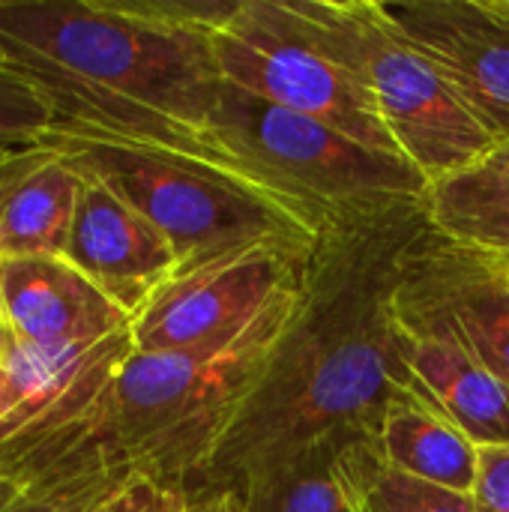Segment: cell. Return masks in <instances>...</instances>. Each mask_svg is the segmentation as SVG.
<instances>
[{
  "label": "cell",
  "instance_id": "obj_23",
  "mask_svg": "<svg viewBox=\"0 0 509 512\" xmlns=\"http://www.w3.org/2000/svg\"><path fill=\"white\" fill-rule=\"evenodd\" d=\"M471 501L474 512H509V444L480 450Z\"/></svg>",
  "mask_w": 509,
  "mask_h": 512
},
{
  "label": "cell",
  "instance_id": "obj_6",
  "mask_svg": "<svg viewBox=\"0 0 509 512\" xmlns=\"http://www.w3.org/2000/svg\"><path fill=\"white\" fill-rule=\"evenodd\" d=\"M324 45L369 90L399 153L429 183L480 165L495 141L459 102L438 66L402 39L378 0H297Z\"/></svg>",
  "mask_w": 509,
  "mask_h": 512
},
{
  "label": "cell",
  "instance_id": "obj_25",
  "mask_svg": "<svg viewBox=\"0 0 509 512\" xmlns=\"http://www.w3.org/2000/svg\"><path fill=\"white\" fill-rule=\"evenodd\" d=\"M489 168H495L498 174H504V177H509V144H495L492 147V153L483 159Z\"/></svg>",
  "mask_w": 509,
  "mask_h": 512
},
{
  "label": "cell",
  "instance_id": "obj_18",
  "mask_svg": "<svg viewBox=\"0 0 509 512\" xmlns=\"http://www.w3.org/2000/svg\"><path fill=\"white\" fill-rule=\"evenodd\" d=\"M345 441H318L234 483L243 492L246 512H351L336 477V453Z\"/></svg>",
  "mask_w": 509,
  "mask_h": 512
},
{
  "label": "cell",
  "instance_id": "obj_3",
  "mask_svg": "<svg viewBox=\"0 0 509 512\" xmlns=\"http://www.w3.org/2000/svg\"><path fill=\"white\" fill-rule=\"evenodd\" d=\"M300 285L228 339L183 351H135L84 420V438L135 474L180 486L201 477L261 378Z\"/></svg>",
  "mask_w": 509,
  "mask_h": 512
},
{
  "label": "cell",
  "instance_id": "obj_19",
  "mask_svg": "<svg viewBox=\"0 0 509 512\" xmlns=\"http://www.w3.org/2000/svg\"><path fill=\"white\" fill-rule=\"evenodd\" d=\"M129 474L135 471L108 462L84 438V423H78L60 456L3 512H105Z\"/></svg>",
  "mask_w": 509,
  "mask_h": 512
},
{
  "label": "cell",
  "instance_id": "obj_8",
  "mask_svg": "<svg viewBox=\"0 0 509 512\" xmlns=\"http://www.w3.org/2000/svg\"><path fill=\"white\" fill-rule=\"evenodd\" d=\"M309 252L291 243H255L174 276L132 321L135 351H183L240 333L303 282Z\"/></svg>",
  "mask_w": 509,
  "mask_h": 512
},
{
  "label": "cell",
  "instance_id": "obj_20",
  "mask_svg": "<svg viewBox=\"0 0 509 512\" xmlns=\"http://www.w3.org/2000/svg\"><path fill=\"white\" fill-rule=\"evenodd\" d=\"M54 111L18 75L0 69V180L33 156L48 153Z\"/></svg>",
  "mask_w": 509,
  "mask_h": 512
},
{
  "label": "cell",
  "instance_id": "obj_27",
  "mask_svg": "<svg viewBox=\"0 0 509 512\" xmlns=\"http://www.w3.org/2000/svg\"><path fill=\"white\" fill-rule=\"evenodd\" d=\"M504 264V270H507V279H509V261H501Z\"/></svg>",
  "mask_w": 509,
  "mask_h": 512
},
{
  "label": "cell",
  "instance_id": "obj_24",
  "mask_svg": "<svg viewBox=\"0 0 509 512\" xmlns=\"http://www.w3.org/2000/svg\"><path fill=\"white\" fill-rule=\"evenodd\" d=\"M183 512H246L243 492L234 483H189Z\"/></svg>",
  "mask_w": 509,
  "mask_h": 512
},
{
  "label": "cell",
  "instance_id": "obj_28",
  "mask_svg": "<svg viewBox=\"0 0 509 512\" xmlns=\"http://www.w3.org/2000/svg\"><path fill=\"white\" fill-rule=\"evenodd\" d=\"M0 69H3V54H0Z\"/></svg>",
  "mask_w": 509,
  "mask_h": 512
},
{
  "label": "cell",
  "instance_id": "obj_22",
  "mask_svg": "<svg viewBox=\"0 0 509 512\" xmlns=\"http://www.w3.org/2000/svg\"><path fill=\"white\" fill-rule=\"evenodd\" d=\"M186 486L165 483L147 474H129V480L111 495L105 512H183Z\"/></svg>",
  "mask_w": 509,
  "mask_h": 512
},
{
  "label": "cell",
  "instance_id": "obj_17",
  "mask_svg": "<svg viewBox=\"0 0 509 512\" xmlns=\"http://www.w3.org/2000/svg\"><path fill=\"white\" fill-rule=\"evenodd\" d=\"M336 477L351 512H474L471 492L444 489L390 468L369 438H348Z\"/></svg>",
  "mask_w": 509,
  "mask_h": 512
},
{
  "label": "cell",
  "instance_id": "obj_7",
  "mask_svg": "<svg viewBox=\"0 0 509 512\" xmlns=\"http://www.w3.org/2000/svg\"><path fill=\"white\" fill-rule=\"evenodd\" d=\"M213 54L225 84L321 120L366 147L399 153L369 90L324 45L297 0H240L213 33Z\"/></svg>",
  "mask_w": 509,
  "mask_h": 512
},
{
  "label": "cell",
  "instance_id": "obj_15",
  "mask_svg": "<svg viewBox=\"0 0 509 512\" xmlns=\"http://www.w3.org/2000/svg\"><path fill=\"white\" fill-rule=\"evenodd\" d=\"M369 441L390 468L408 477L456 492L474 489L480 447L414 393L396 399L384 411Z\"/></svg>",
  "mask_w": 509,
  "mask_h": 512
},
{
  "label": "cell",
  "instance_id": "obj_11",
  "mask_svg": "<svg viewBox=\"0 0 509 512\" xmlns=\"http://www.w3.org/2000/svg\"><path fill=\"white\" fill-rule=\"evenodd\" d=\"M66 261L132 321L180 270L165 234L87 174L75 207Z\"/></svg>",
  "mask_w": 509,
  "mask_h": 512
},
{
  "label": "cell",
  "instance_id": "obj_14",
  "mask_svg": "<svg viewBox=\"0 0 509 512\" xmlns=\"http://www.w3.org/2000/svg\"><path fill=\"white\" fill-rule=\"evenodd\" d=\"M84 174L57 150L0 180V258H66Z\"/></svg>",
  "mask_w": 509,
  "mask_h": 512
},
{
  "label": "cell",
  "instance_id": "obj_10",
  "mask_svg": "<svg viewBox=\"0 0 509 512\" xmlns=\"http://www.w3.org/2000/svg\"><path fill=\"white\" fill-rule=\"evenodd\" d=\"M378 9L438 66L489 138L509 144V0H378Z\"/></svg>",
  "mask_w": 509,
  "mask_h": 512
},
{
  "label": "cell",
  "instance_id": "obj_1",
  "mask_svg": "<svg viewBox=\"0 0 509 512\" xmlns=\"http://www.w3.org/2000/svg\"><path fill=\"white\" fill-rule=\"evenodd\" d=\"M429 228L426 201L321 228L261 378L192 483H240L318 441L375 435L384 411L411 393L396 291Z\"/></svg>",
  "mask_w": 509,
  "mask_h": 512
},
{
  "label": "cell",
  "instance_id": "obj_5",
  "mask_svg": "<svg viewBox=\"0 0 509 512\" xmlns=\"http://www.w3.org/2000/svg\"><path fill=\"white\" fill-rule=\"evenodd\" d=\"M210 138L231 165L312 213L321 225L429 198V177L405 156L222 84Z\"/></svg>",
  "mask_w": 509,
  "mask_h": 512
},
{
  "label": "cell",
  "instance_id": "obj_16",
  "mask_svg": "<svg viewBox=\"0 0 509 512\" xmlns=\"http://www.w3.org/2000/svg\"><path fill=\"white\" fill-rule=\"evenodd\" d=\"M426 207L441 237L509 261V177L486 162L435 180Z\"/></svg>",
  "mask_w": 509,
  "mask_h": 512
},
{
  "label": "cell",
  "instance_id": "obj_21",
  "mask_svg": "<svg viewBox=\"0 0 509 512\" xmlns=\"http://www.w3.org/2000/svg\"><path fill=\"white\" fill-rule=\"evenodd\" d=\"M60 432L63 429L39 432V435L0 447V512L60 456V450L66 447Z\"/></svg>",
  "mask_w": 509,
  "mask_h": 512
},
{
  "label": "cell",
  "instance_id": "obj_9",
  "mask_svg": "<svg viewBox=\"0 0 509 512\" xmlns=\"http://www.w3.org/2000/svg\"><path fill=\"white\" fill-rule=\"evenodd\" d=\"M396 321L411 336L459 345L509 384V279L498 258L429 228L408 255Z\"/></svg>",
  "mask_w": 509,
  "mask_h": 512
},
{
  "label": "cell",
  "instance_id": "obj_2",
  "mask_svg": "<svg viewBox=\"0 0 509 512\" xmlns=\"http://www.w3.org/2000/svg\"><path fill=\"white\" fill-rule=\"evenodd\" d=\"M0 54L48 102L57 132L231 165L210 138L225 84L210 33L120 0H0Z\"/></svg>",
  "mask_w": 509,
  "mask_h": 512
},
{
  "label": "cell",
  "instance_id": "obj_12",
  "mask_svg": "<svg viewBox=\"0 0 509 512\" xmlns=\"http://www.w3.org/2000/svg\"><path fill=\"white\" fill-rule=\"evenodd\" d=\"M0 309L21 345L75 348L132 327L84 273L66 258H0Z\"/></svg>",
  "mask_w": 509,
  "mask_h": 512
},
{
  "label": "cell",
  "instance_id": "obj_26",
  "mask_svg": "<svg viewBox=\"0 0 509 512\" xmlns=\"http://www.w3.org/2000/svg\"><path fill=\"white\" fill-rule=\"evenodd\" d=\"M15 345H18V339L12 336V330H9V324L3 318V309H0V366L9 360V354L15 351Z\"/></svg>",
  "mask_w": 509,
  "mask_h": 512
},
{
  "label": "cell",
  "instance_id": "obj_13",
  "mask_svg": "<svg viewBox=\"0 0 509 512\" xmlns=\"http://www.w3.org/2000/svg\"><path fill=\"white\" fill-rule=\"evenodd\" d=\"M405 369L411 393L441 411L480 450L509 444V384L459 345L405 330Z\"/></svg>",
  "mask_w": 509,
  "mask_h": 512
},
{
  "label": "cell",
  "instance_id": "obj_4",
  "mask_svg": "<svg viewBox=\"0 0 509 512\" xmlns=\"http://www.w3.org/2000/svg\"><path fill=\"white\" fill-rule=\"evenodd\" d=\"M48 147L150 219L177 255V276L255 243L312 249L321 222L246 171L165 150H138L51 129Z\"/></svg>",
  "mask_w": 509,
  "mask_h": 512
}]
</instances>
